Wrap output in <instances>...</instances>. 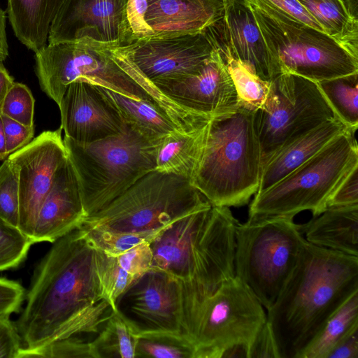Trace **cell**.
<instances>
[{"instance_id": "cell-1", "label": "cell", "mask_w": 358, "mask_h": 358, "mask_svg": "<svg viewBox=\"0 0 358 358\" xmlns=\"http://www.w3.org/2000/svg\"><path fill=\"white\" fill-rule=\"evenodd\" d=\"M25 296L14 323L21 338L17 357L57 340L97 332L113 311L101 294L95 250L80 227L53 243L36 266Z\"/></svg>"}, {"instance_id": "cell-2", "label": "cell", "mask_w": 358, "mask_h": 358, "mask_svg": "<svg viewBox=\"0 0 358 358\" xmlns=\"http://www.w3.org/2000/svg\"><path fill=\"white\" fill-rule=\"evenodd\" d=\"M358 292V257L303 245L267 322L280 358H298L329 317Z\"/></svg>"}, {"instance_id": "cell-3", "label": "cell", "mask_w": 358, "mask_h": 358, "mask_svg": "<svg viewBox=\"0 0 358 358\" xmlns=\"http://www.w3.org/2000/svg\"><path fill=\"white\" fill-rule=\"evenodd\" d=\"M255 112L239 106L210 121L192 183L212 206H243L258 191L262 163Z\"/></svg>"}, {"instance_id": "cell-4", "label": "cell", "mask_w": 358, "mask_h": 358, "mask_svg": "<svg viewBox=\"0 0 358 358\" xmlns=\"http://www.w3.org/2000/svg\"><path fill=\"white\" fill-rule=\"evenodd\" d=\"M63 139L86 217L155 170L159 140L147 138L127 123L117 134L97 141L80 143L66 136Z\"/></svg>"}, {"instance_id": "cell-5", "label": "cell", "mask_w": 358, "mask_h": 358, "mask_svg": "<svg viewBox=\"0 0 358 358\" xmlns=\"http://www.w3.org/2000/svg\"><path fill=\"white\" fill-rule=\"evenodd\" d=\"M35 72L42 91L58 106L73 82L87 83L157 104L142 87L145 76L123 46L88 38L47 43L35 52Z\"/></svg>"}, {"instance_id": "cell-6", "label": "cell", "mask_w": 358, "mask_h": 358, "mask_svg": "<svg viewBox=\"0 0 358 358\" xmlns=\"http://www.w3.org/2000/svg\"><path fill=\"white\" fill-rule=\"evenodd\" d=\"M267 50L272 80L294 74L315 83L358 73V57L322 31L259 0H245Z\"/></svg>"}, {"instance_id": "cell-7", "label": "cell", "mask_w": 358, "mask_h": 358, "mask_svg": "<svg viewBox=\"0 0 358 358\" xmlns=\"http://www.w3.org/2000/svg\"><path fill=\"white\" fill-rule=\"evenodd\" d=\"M212 206L189 178L152 171L83 225L117 233L159 234L174 221Z\"/></svg>"}, {"instance_id": "cell-8", "label": "cell", "mask_w": 358, "mask_h": 358, "mask_svg": "<svg viewBox=\"0 0 358 358\" xmlns=\"http://www.w3.org/2000/svg\"><path fill=\"white\" fill-rule=\"evenodd\" d=\"M355 133L348 129L342 132L280 181L256 193L249 206L248 219L294 218L304 210H310L313 216L323 212L336 187L358 164Z\"/></svg>"}, {"instance_id": "cell-9", "label": "cell", "mask_w": 358, "mask_h": 358, "mask_svg": "<svg viewBox=\"0 0 358 358\" xmlns=\"http://www.w3.org/2000/svg\"><path fill=\"white\" fill-rule=\"evenodd\" d=\"M306 239L294 218L248 219L235 231V276L267 310L295 266Z\"/></svg>"}, {"instance_id": "cell-10", "label": "cell", "mask_w": 358, "mask_h": 358, "mask_svg": "<svg viewBox=\"0 0 358 358\" xmlns=\"http://www.w3.org/2000/svg\"><path fill=\"white\" fill-rule=\"evenodd\" d=\"M266 320L264 306L234 275L210 296L181 308V334L194 345V358H221L229 346L249 345Z\"/></svg>"}, {"instance_id": "cell-11", "label": "cell", "mask_w": 358, "mask_h": 358, "mask_svg": "<svg viewBox=\"0 0 358 358\" xmlns=\"http://www.w3.org/2000/svg\"><path fill=\"white\" fill-rule=\"evenodd\" d=\"M334 118L317 83L291 73L274 78L266 101L255 112L262 166L281 148Z\"/></svg>"}, {"instance_id": "cell-12", "label": "cell", "mask_w": 358, "mask_h": 358, "mask_svg": "<svg viewBox=\"0 0 358 358\" xmlns=\"http://www.w3.org/2000/svg\"><path fill=\"white\" fill-rule=\"evenodd\" d=\"M113 310L136 335L181 334L180 280L164 271L151 268L137 277L117 298Z\"/></svg>"}, {"instance_id": "cell-13", "label": "cell", "mask_w": 358, "mask_h": 358, "mask_svg": "<svg viewBox=\"0 0 358 358\" xmlns=\"http://www.w3.org/2000/svg\"><path fill=\"white\" fill-rule=\"evenodd\" d=\"M62 130L59 127L42 132L8 157L18 166L17 228L30 239L40 208L50 190L56 173L68 158Z\"/></svg>"}, {"instance_id": "cell-14", "label": "cell", "mask_w": 358, "mask_h": 358, "mask_svg": "<svg viewBox=\"0 0 358 358\" xmlns=\"http://www.w3.org/2000/svg\"><path fill=\"white\" fill-rule=\"evenodd\" d=\"M129 0H64L55 17L48 43L88 38L126 46L131 43Z\"/></svg>"}, {"instance_id": "cell-15", "label": "cell", "mask_w": 358, "mask_h": 358, "mask_svg": "<svg viewBox=\"0 0 358 358\" xmlns=\"http://www.w3.org/2000/svg\"><path fill=\"white\" fill-rule=\"evenodd\" d=\"M123 47L153 83L196 73L215 48L206 31L173 37L149 36Z\"/></svg>"}, {"instance_id": "cell-16", "label": "cell", "mask_w": 358, "mask_h": 358, "mask_svg": "<svg viewBox=\"0 0 358 358\" xmlns=\"http://www.w3.org/2000/svg\"><path fill=\"white\" fill-rule=\"evenodd\" d=\"M154 84L177 104L212 119L232 114L238 108L235 86L217 48L196 73Z\"/></svg>"}, {"instance_id": "cell-17", "label": "cell", "mask_w": 358, "mask_h": 358, "mask_svg": "<svg viewBox=\"0 0 358 358\" xmlns=\"http://www.w3.org/2000/svg\"><path fill=\"white\" fill-rule=\"evenodd\" d=\"M59 108L64 136L80 143H92L117 134L125 124L96 85L85 82L69 84Z\"/></svg>"}, {"instance_id": "cell-18", "label": "cell", "mask_w": 358, "mask_h": 358, "mask_svg": "<svg viewBox=\"0 0 358 358\" xmlns=\"http://www.w3.org/2000/svg\"><path fill=\"white\" fill-rule=\"evenodd\" d=\"M206 31L220 52L229 53L262 80H272L264 41L245 0L228 1L222 17Z\"/></svg>"}, {"instance_id": "cell-19", "label": "cell", "mask_w": 358, "mask_h": 358, "mask_svg": "<svg viewBox=\"0 0 358 358\" xmlns=\"http://www.w3.org/2000/svg\"><path fill=\"white\" fill-rule=\"evenodd\" d=\"M212 208L210 206L188 214L164 228L149 243L152 268L164 271L180 280L192 279L196 245Z\"/></svg>"}, {"instance_id": "cell-20", "label": "cell", "mask_w": 358, "mask_h": 358, "mask_svg": "<svg viewBox=\"0 0 358 358\" xmlns=\"http://www.w3.org/2000/svg\"><path fill=\"white\" fill-rule=\"evenodd\" d=\"M86 216L78 180L69 159L57 170L34 225L31 242L54 243L79 228Z\"/></svg>"}, {"instance_id": "cell-21", "label": "cell", "mask_w": 358, "mask_h": 358, "mask_svg": "<svg viewBox=\"0 0 358 358\" xmlns=\"http://www.w3.org/2000/svg\"><path fill=\"white\" fill-rule=\"evenodd\" d=\"M228 0H145L144 20L153 36L203 32L224 15Z\"/></svg>"}, {"instance_id": "cell-22", "label": "cell", "mask_w": 358, "mask_h": 358, "mask_svg": "<svg viewBox=\"0 0 358 358\" xmlns=\"http://www.w3.org/2000/svg\"><path fill=\"white\" fill-rule=\"evenodd\" d=\"M348 129L338 119H331L281 148L263 165L257 193L280 181Z\"/></svg>"}, {"instance_id": "cell-23", "label": "cell", "mask_w": 358, "mask_h": 358, "mask_svg": "<svg viewBox=\"0 0 358 358\" xmlns=\"http://www.w3.org/2000/svg\"><path fill=\"white\" fill-rule=\"evenodd\" d=\"M299 225L307 242L358 257V205L327 207Z\"/></svg>"}, {"instance_id": "cell-24", "label": "cell", "mask_w": 358, "mask_h": 358, "mask_svg": "<svg viewBox=\"0 0 358 358\" xmlns=\"http://www.w3.org/2000/svg\"><path fill=\"white\" fill-rule=\"evenodd\" d=\"M210 121L192 129L176 130L160 139L156 150L155 170L192 181L204 152Z\"/></svg>"}, {"instance_id": "cell-25", "label": "cell", "mask_w": 358, "mask_h": 358, "mask_svg": "<svg viewBox=\"0 0 358 358\" xmlns=\"http://www.w3.org/2000/svg\"><path fill=\"white\" fill-rule=\"evenodd\" d=\"M9 22L17 39L37 52L48 43L51 24L64 0H7Z\"/></svg>"}, {"instance_id": "cell-26", "label": "cell", "mask_w": 358, "mask_h": 358, "mask_svg": "<svg viewBox=\"0 0 358 358\" xmlns=\"http://www.w3.org/2000/svg\"><path fill=\"white\" fill-rule=\"evenodd\" d=\"M96 87L115 107L124 122L150 140L159 141L176 130H185L157 104L130 98L106 87Z\"/></svg>"}, {"instance_id": "cell-27", "label": "cell", "mask_w": 358, "mask_h": 358, "mask_svg": "<svg viewBox=\"0 0 358 358\" xmlns=\"http://www.w3.org/2000/svg\"><path fill=\"white\" fill-rule=\"evenodd\" d=\"M324 33L358 57V21L348 13L341 0H298Z\"/></svg>"}, {"instance_id": "cell-28", "label": "cell", "mask_w": 358, "mask_h": 358, "mask_svg": "<svg viewBox=\"0 0 358 358\" xmlns=\"http://www.w3.org/2000/svg\"><path fill=\"white\" fill-rule=\"evenodd\" d=\"M357 328L358 292H356L329 317L298 358H327L336 344Z\"/></svg>"}, {"instance_id": "cell-29", "label": "cell", "mask_w": 358, "mask_h": 358, "mask_svg": "<svg viewBox=\"0 0 358 358\" xmlns=\"http://www.w3.org/2000/svg\"><path fill=\"white\" fill-rule=\"evenodd\" d=\"M317 84L336 118L355 132L358 127V73Z\"/></svg>"}, {"instance_id": "cell-30", "label": "cell", "mask_w": 358, "mask_h": 358, "mask_svg": "<svg viewBox=\"0 0 358 358\" xmlns=\"http://www.w3.org/2000/svg\"><path fill=\"white\" fill-rule=\"evenodd\" d=\"M137 336L113 311L99 336L90 343L92 358H134Z\"/></svg>"}, {"instance_id": "cell-31", "label": "cell", "mask_w": 358, "mask_h": 358, "mask_svg": "<svg viewBox=\"0 0 358 358\" xmlns=\"http://www.w3.org/2000/svg\"><path fill=\"white\" fill-rule=\"evenodd\" d=\"M220 52L235 86L238 99V107L242 106L253 111L259 109L268 96L270 81L262 80L244 64L234 59L229 53Z\"/></svg>"}, {"instance_id": "cell-32", "label": "cell", "mask_w": 358, "mask_h": 358, "mask_svg": "<svg viewBox=\"0 0 358 358\" xmlns=\"http://www.w3.org/2000/svg\"><path fill=\"white\" fill-rule=\"evenodd\" d=\"M136 336L135 357L194 358V345L181 334L150 332Z\"/></svg>"}, {"instance_id": "cell-33", "label": "cell", "mask_w": 358, "mask_h": 358, "mask_svg": "<svg viewBox=\"0 0 358 358\" xmlns=\"http://www.w3.org/2000/svg\"><path fill=\"white\" fill-rule=\"evenodd\" d=\"M94 250L96 273L101 294L114 310L117 298L137 277L124 271L118 264L116 257Z\"/></svg>"}, {"instance_id": "cell-34", "label": "cell", "mask_w": 358, "mask_h": 358, "mask_svg": "<svg viewBox=\"0 0 358 358\" xmlns=\"http://www.w3.org/2000/svg\"><path fill=\"white\" fill-rule=\"evenodd\" d=\"M90 245L104 253L117 257L143 243H150L158 234L117 233L100 229L80 227Z\"/></svg>"}, {"instance_id": "cell-35", "label": "cell", "mask_w": 358, "mask_h": 358, "mask_svg": "<svg viewBox=\"0 0 358 358\" xmlns=\"http://www.w3.org/2000/svg\"><path fill=\"white\" fill-rule=\"evenodd\" d=\"M19 207L18 166L8 158L0 166V218L17 227Z\"/></svg>"}, {"instance_id": "cell-36", "label": "cell", "mask_w": 358, "mask_h": 358, "mask_svg": "<svg viewBox=\"0 0 358 358\" xmlns=\"http://www.w3.org/2000/svg\"><path fill=\"white\" fill-rule=\"evenodd\" d=\"M29 237L0 218V271L18 267L32 245Z\"/></svg>"}, {"instance_id": "cell-37", "label": "cell", "mask_w": 358, "mask_h": 358, "mask_svg": "<svg viewBox=\"0 0 358 358\" xmlns=\"http://www.w3.org/2000/svg\"><path fill=\"white\" fill-rule=\"evenodd\" d=\"M35 100L29 88L14 82L1 105L0 113L24 125L34 126Z\"/></svg>"}, {"instance_id": "cell-38", "label": "cell", "mask_w": 358, "mask_h": 358, "mask_svg": "<svg viewBox=\"0 0 358 358\" xmlns=\"http://www.w3.org/2000/svg\"><path fill=\"white\" fill-rule=\"evenodd\" d=\"M92 358L90 343L73 336L57 340L48 345L18 355L17 358Z\"/></svg>"}, {"instance_id": "cell-39", "label": "cell", "mask_w": 358, "mask_h": 358, "mask_svg": "<svg viewBox=\"0 0 358 358\" xmlns=\"http://www.w3.org/2000/svg\"><path fill=\"white\" fill-rule=\"evenodd\" d=\"M149 243H141L117 256L120 266L136 277L151 269L152 254Z\"/></svg>"}, {"instance_id": "cell-40", "label": "cell", "mask_w": 358, "mask_h": 358, "mask_svg": "<svg viewBox=\"0 0 358 358\" xmlns=\"http://www.w3.org/2000/svg\"><path fill=\"white\" fill-rule=\"evenodd\" d=\"M355 205H358V164L347 173L327 202V207Z\"/></svg>"}, {"instance_id": "cell-41", "label": "cell", "mask_w": 358, "mask_h": 358, "mask_svg": "<svg viewBox=\"0 0 358 358\" xmlns=\"http://www.w3.org/2000/svg\"><path fill=\"white\" fill-rule=\"evenodd\" d=\"M25 299V291L17 281L0 278V317L19 312Z\"/></svg>"}, {"instance_id": "cell-42", "label": "cell", "mask_w": 358, "mask_h": 358, "mask_svg": "<svg viewBox=\"0 0 358 358\" xmlns=\"http://www.w3.org/2000/svg\"><path fill=\"white\" fill-rule=\"evenodd\" d=\"M7 155L20 150L33 140L34 127L24 125L1 114Z\"/></svg>"}, {"instance_id": "cell-43", "label": "cell", "mask_w": 358, "mask_h": 358, "mask_svg": "<svg viewBox=\"0 0 358 358\" xmlns=\"http://www.w3.org/2000/svg\"><path fill=\"white\" fill-rule=\"evenodd\" d=\"M248 358H280L276 342L267 320L249 344Z\"/></svg>"}, {"instance_id": "cell-44", "label": "cell", "mask_w": 358, "mask_h": 358, "mask_svg": "<svg viewBox=\"0 0 358 358\" xmlns=\"http://www.w3.org/2000/svg\"><path fill=\"white\" fill-rule=\"evenodd\" d=\"M21 338L9 317H0V358H17Z\"/></svg>"}, {"instance_id": "cell-45", "label": "cell", "mask_w": 358, "mask_h": 358, "mask_svg": "<svg viewBox=\"0 0 358 358\" xmlns=\"http://www.w3.org/2000/svg\"><path fill=\"white\" fill-rule=\"evenodd\" d=\"M286 13L295 20L323 31L320 24L298 0H259Z\"/></svg>"}, {"instance_id": "cell-46", "label": "cell", "mask_w": 358, "mask_h": 358, "mask_svg": "<svg viewBox=\"0 0 358 358\" xmlns=\"http://www.w3.org/2000/svg\"><path fill=\"white\" fill-rule=\"evenodd\" d=\"M145 11V0H129L128 20L134 41L152 35L144 20Z\"/></svg>"}, {"instance_id": "cell-47", "label": "cell", "mask_w": 358, "mask_h": 358, "mask_svg": "<svg viewBox=\"0 0 358 358\" xmlns=\"http://www.w3.org/2000/svg\"><path fill=\"white\" fill-rule=\"evenodd\" d=\"M327 358H358V328L340 341Z\"/></svg>"}, {"instance_id": "cell-48", "label": "cell", "mask_w": 358, "mask_h": 358, "mask_svg": "<svg viewBox=\"0 0 358 358\" xmlns=\"http://www.w3.org/2000/svg\"><path fill=\"white\" fill-rule=\"evenodd\" d=\"M14 83L13 78L0 62V109L8 90Z\"/></svg>"}, {"instance_id": "cell-49", "label": "cell", "mask_w": 358, "mask_h": 358, "mask_svg": "<svg viewBox=\"0 0 358 358\" xmlns=\"http://www.w3.org/2000/svg\"><path fill=\"white\" fill-rule=\"evenodd\" d=\"M6 12L0 8V62H3L8 55V46L6 31Z\"/></svg>"}, {"instance_id": "cell-50", "label": "cell", "mask_w": 358, "mask_h": 358, "mask_svg": "<svg viewBox=\"0 0 358 358\" xmlns=\"http://www.w3.org/2000/svg\"><path fill=\"white\" fill-rule=\"evenodd\" d=\"M348 13L358 21V0H341Z\"/></svg>"}, {"instance_id": "cell-51", "label": "cell", "mask_w": 358, "mask_h": 358, "mask_svg": "<svg viewBox=\"0 0 358 358\" xmlns=\"http://www.w3.org/2000/svg\"><path fill=\"white\" fill-rule=\"evenodd\" d=\"M7 157L3 122L0 113V160H4Z\"/></svg>"}, {"instance_id": "cell-52", "label": "cell", "mask_w": 358, "mask_h": 358, "mask_svg": "<svg viewBox=\"0 0 358 358\" xmlns=\"http://www.w3.org/2000/svg\"><path fill=\"white\" fill-rule=\"evenodd\" d=\"M228 1H231V0H228Z\"/></svg>"}]
</instances>
